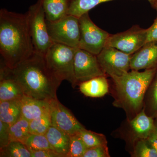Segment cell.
I'll return each mask as SVG.
<instances>
[{
  "label": "cell",
  "mask_w": 157,
  "mask_h": 157,
  "mask_svg": "<svg viewBox=\"0 0 157 157\" xmlns=\"http://www.w3.org/2000/svg\"><path fill=\"white\" fill-rule=\"evenodd\" d=\"M0 75L14 79L25 96L48 101L57 98V90L62 82L48 70L44 56L35 52L13 69L2 62Z\"/></svg>",
  "instance_id": "1"
},
{
  "label": "cell",
  "mask_w": 157,
  "mask_h": 157,
  "mask_svg": "<svg viewBox=\"0 0 157 157\" xmlns=\"http://www.w3.org/2000/svg\"><path fill=\"white\" fill-rule=\"evenodd\" d=\"M28 14L6 9L0 10V53L3 61L13 69L34 52Z\"/></svg>",
  "instance_id": "2"
},
{
  "label": "cell",
  "mask_w": 157,
  "mask_h": 157,
  "mask_svg": "<svg viewBox=\"0 0 157 157\" xmlns=\"http://www.w3.org/2000/svg\"><path fill=\"white\" fill-rule=\"evenodd\" d=\"M157 71V67L142 72L132 70L121 76L111 77L114 107L125 112L127 120L132 119L144 108L147 90Z\"/></svg>",
  "instance_id": "3"
},
{
  "label": "cell",
  "mask_w": 157,
  "mask_h": 157,
  "mask_svg": "<svg viewBox=\"0 0 157 157\" xmlns=\"http://www.w3.org/2000/svg\"><path fill=\"white\" fill-rule=\"evenodd\" d=\"M76 49L54 42L44 56L46 66L52 75L61 82L67 80L73 88L77 85L74 70Z\"/></svg>",
  "instance_id": "4"
},
{
  "label": "cell",
  "mask_w": 157,
  "mask_h": 157,
  "mask_svg": "<svg viewBox=\"0 0 157 157\" xmlns=\"http://www.w3.org/2000/svg\"><path fill=\"white\" fill-rule=\"evenodd\" d=\"M27 12L34 51L45 56L54 42L48 34L45 11L41 0H38L36 3L30 6Z\"/></svg>",
  "instance_id": "5"
},
{
  "label": "cell",
  "mask_w": 157,
  "mask_h": 157,
  "mask_svg": "<svg viewBox=\"0 0 157 157\" xmlns=\"http://www.w3.org/2000/svg\"><path fill=\"white\" fill-rule=\"evenodd\" d=\"M48 34L53 42L78 48L80 36L79 17L67 15L56 21L46 20Z\"/></svg>",
  "instance_id": "6"
},
{
  "label": "cell",
  "mask_w": 157,
  "mask_h": 157,
  "mask_svg": "<svg viewBox=\"0 0 157 157\" xmlns=\"http://www.w3.org/2000/svg\"><path fill=\"white\" fill-rule=\"evenodd\" d=\"M80 36L78 48L97 56L106 46L109 34L96 25L88 12L79 17Z\"/></svg>",
  "instance_id": "7"
},
{
  "label": "cell",
  "mask_w": 157,
  "mask_h": 157,
  "mask_svg": "<svg viewBox=\"0 0 157 157\" xmlns=\"http://www.w3.org/2000/svg\"><path fill=\"white\" fill-rule=\"evenodd\" d=\"M132 56V55L108 46H105L97 56L102 70L110 77L122 76L129 72Z\"/></svg>",
  "instance_id": "8"
},
{
  "label": "cell",
  "mask_w": 157,
  "mask_h": 157,
  "mask_svg": "<svg viewBox=\"0 0 157 157\" xmlns=\"http://www.w3.org/2000/svg\"><path fill=\"white\" fill-rule=\"evenodd\" d=\"M147 33V29L134 25L124 32L109 35L106 46L132 55L146 43Z\"/></svg>",
  "instance_id": "9"
},
{
  "label": "cell",
  "mask_w": 157,
  "mask_h": 157,
  "mask_svg": "<svg viewBox=\"0 0 157 157\" xmlns=\"http://www.w3.org/2000/svg\"><path fill=\"white\" fill-rule=\"evenodd\" d=\"M155 119L142 109L135 117L128 120L121 130L122 137L132 147L137 140L147 139L154 128Z\"/></svg>",
  "instance_id": "10"
},
{
  "label": "cell",
  "mask_w": 157,
  "mask_h": 157,
  "mask_svg": "<svg viewBox=\"0 0 157 157\" xmlns=\"http://www.w3.org/2000/svg\"><path fill=\"white\" fill-rule=\"evenodd\" d=\"M74 70L77 85L95 77L106 76L97 56L78 48L75 50Z\"/></svg>",
  "instance_id": "11"
},
{
  "label": "cell",
  "mask_w": 157,
  "mask_h": 157,
  "mask_svg": "<svg viewBox=\"0 0 157 157\" xmlns=\"http://www.w3.org/2000/svg\"><path fill=\"white\" fill-rule=\"evenodd\" d=\"M50 114L52 125L60 129L68 135L77 134L85 127L73 113L59 101L58 98L50 101Z\"/></svg>",
  "instance_id": "12"
},
{
  "label": "cell",
  "mask_w": 157,
  "mask_h": 157,
  "mask_svg": "<svg viewBox=\"0 0 157 157\" xmlns=\"http://www.w3.org/2000/svg\"><path fill=\"white\" fill-rule=\"evenodd\" d=\"M130 66L135 71L157 67V41L145 43L132 54Z\"/></svg>",
  "instance_id": "13"
},
{
  "label": "cell",
  "mask_w": 157,
  "mask_h": 157,
  "mask_svg": "<svg viewBox=\"0 0 157 157\" xmlns=\"http://www.w3.org/2000/svg\"><path fill=\"white\" fill-rule=\"evenodd\" d=\"M21 117L29 122L50 112V101L24 96L21 100Z\"/></svg>",
  "instance_id": "14"
},
{
  "label": "cell",
  "mask_w": 157,
  "mask_h": 157,
  "mask_svg": "<svg viewBox=\"0 0 157 157\" xmlns=\"http://www.w3.org/2000/svg\"><path fill=\"white\" fill-rule=\"evenodd\" d=\"M52 150L61 157H67L69 150L70 135L51 125L45 134Z\"/></svg>",
  "instance_id": "15"
},
{
  "label": "cell",
  "mask_w": 157,
  "mask_h": 157,
  "mask_svg": "<svg viewBox=\"0 0 157 157\" xmlns=\"http://www.w3.org/2000/svg\"><path fill=\"white\" fill-rule=\"evenodd\" d=\"M80 92L91 98H101L109 92V83L106 76H98L78 84Z\"/></svg>",
  "instance_id": "16"
},
{
  "label": "cell",
  "mask_w": 157,
  "mask_h": 157,
  "mask_svg": "<svg viewBox=\"0 0 157 157\" xmlns=\"http://www.w3.org/2000/svg\"><path fill=\"white\" fill-rule=\"evenodd\" d=\"M46 20L53 21L67 15L72 0H41Z\"/></svg>",
  "instance_id": "17"
},
{
  "label": "cell",
  "mask_w": 157,
  "mask_h": 157,
  "mask_svg": "<svg viewBox=\"0 0 157 157\" xmlns=\"http://www.w3.org/2000/svg\"><path fill=\"white\" fill-rule=\"evenodd\" d=\"M24 96L21 88L14 79L0 75V101L21 100Z\"/></svg>",
  "instance_id": "18"
},
{
  "label": "cell",
  "mask_w": 157,
  "mask_h": 157,
  "mask_svg": "<svg viewBox=\"0 0 157 157\" xmlns=\"http://www.w3.org/2000/svg\"><path fill=\"white\" fill-rule=\"evenodd\" d=\"M21 100L0 101V121L11 125L21 117Z\"/></svg>",
  "instance_id": "19"
},
{
  "label": "cell",
  "mask_w": 157,
  "mask_h": 157,
  "mask_svg": "<svg viewBox=\"0 0 157 157\" xmlns=\"http://www.w3.org/2000/svg\"><path fill=\"white\" fill-rule=\"evenodd\" d=\"M143 109L149 116L157 117V71L147 90Z\"/></svg>",
  "instance_id": "20"
},
{
  "label": "cell",
  "mask_w": 157,
  "mask_h": 157,
  "mask_svg": "<svg viewBox=\"0 0 157 157\" xmlns=\"http://www.w3.org/2000/svg\"><path fill=\"white\" fill-rule=\"evenodd\" d=\"M10 141H18L24 143L31 133L29 131V122L21 117L9 126Z\"/></svg>",
  "instance_id": "21"
},
{
  "label": "cell",
  "mask_w": 157,
  "mask_h": 157,
  "mask_svg": "<svg viewBox=\"0 0 157 157\" xmlns=\"http://www.w3.org/2000/svg\"><path fill=\"white\" fill-rule=\"evenodd\" d=\"M114 0H72L68 14L79 17L102 3Z\"/></svg>",
  "instance_id": "22"
},
{
  "label": "cell",
  "mask_w": 157,
  "mask_h": 157,
  "mask_svg": "<svg viewBox=\"0 0 157 157\" xmlns=\"http://www.w3.org/2000/svg\"><path fill=\"white\" fill-rule=\"evenodd\" d=\"M1 157H31V152L22 142L11 141L0 148Z\"/></svg>",
  "instance_id": "23"
},
{
  "label": "cell",
  "mask_w": 157,
  "mask_h": 157,
  "mask_svg": "<svg viewBox=\"0 0 157 157\" xmlns=\"http://www.w3.org/2000/svg\"><path fill=\"white\" fill-rule=\"evenodd\" d=\"M87 148L99 145H107V138L102 134L86 130L85 128L78 132Z\"/></svg>",
  "instance_id": "24"
},
{
  "label": "cell",
  "mask_w": 157,
  "mask_h": 157,
  "mask_svg": "<svg viewBox=\"0 0 157 157\" xmlns=\"http://www.w3.org/2000/svg\"><path fill=\"white\" fill-rule=\"evenodd\" d=\"M132 156L157 157V151L147 139H141L136 141L132 147Z\"/></svg>",
  "instance_id": "25"
},
{
  "label": "cell",
  "mask_w": 157,
  "mask_h": 157,
  "mask_svg": "<svg viewBox=\"0 0 157 157\" xmlns=\"http://www.w3.org/2000/svg\"><path fill=\"white\" fill-rule=\"evenodd\" d=\"M24 144L31 152L42 150H52L45 135L31 134Z\"/></svg>",
  "instance_id": "26"
},
{
  "label": "cell",
  "mask_w": 157,
  "mask_h": 157,
  "mask_svg": "<svg viewBox=\"0 0 157 157\" xmlns=\"http://www.w3.org/2000/svg\"><path fill=\"white\" fill-rule=\"evenodd\" d=\"M49 113L44 114L29 122V131L31 134L45 135L51 125Z\"/></svg>",
  "instance_id": "27"
},
{
  "label": "cell",
  "mask_w": 157,
  "mask_h": 157,
  "mask_svg": "<svg viewBox=\"0 0 157 157\" xmlns=\"http://www.w3.org/2000/svg\"><path fill=\"white\" fill-rule=\"evenodd\" d=\"M87 149L78 133L70 135V147L67 157H82Z\"/></svg>",
  "instance_id": "28"
},
{
  "label": "cell",
  "mask_w": 157,
  "mask_h": 157,
  "mask_svg": "<svg viewBox=\"0 0 157 157\" xmlns=\"http://www.w3.org/2000/svg\"><path fill=\"white\" fill-rule=\"evenodd\" d=\"M107 145L87 148L82 157H110Z\"/></svg>",
  "instance_id": "29"
},
{
  "label": "cell",
  "mask_w": 157,
  "mask_h": 157,
  "mask_svg": "<svg viewBox=\"0 0 157 157\" xmlns=\"http://www.w3.org/2000/svg\"><path fill=\"white\" fill-rule=\"evenodd\" d=\"M9 126L0 121V148L6 146L10 142Z\"/></svg>",
  "instance_id": "30"
},
{
  "label": "cell",
  "mask_w": 157,
  "mask_h": 157,
  "mask_svg": "<svg viewBox=\"0 0 157 157\" xmlns=\"http://www.w3.org/2000/svg\"><path fill=\"white\" fill-rule=\"evenodd\" d=\"M155 9L157 11L156 17L151 26L147 29L146 43L148 42L157 41V8Z\"/></svg>",
  "instance_id": "31"
},
{
  "label": "cell",
  "mask_w": 157,
  "mask_h": 157,
  "mask_svg": "<svg viewBox=\"0 0 157 157\" xmlns=\"http://www.w3.org/2000/svg\"><path fill=\"white\" fill-rule=\"evenodd\" d=\"M31 152V157H61L56 152L51 149L42 150Z\"/></svg>",
  "instance_id": "32"
},
{
  "label": "cell",
  "mask_w": 157,
  "mask_h": 157,
  "mask_svg": "<svg viewBox=\"0 0 157 157\" xmlns=\"http://www.w3.org/2000/svg\"><path fill=\"white\" fill-rule=\"evenodd\" d=\"M147 139L157 151V117L155 118L154 128Z\"/></svg>",
  "instance_id": "33"
},
{
  "label": "cell",
  "mask_w": 157,
  "mask_h": 157,
  "mask_svg": "<svg viewBox=\"0 0 157 157\" xmlns=\"http://www.w3.org/2000/svg\"><path fill=\"white\" fill-rule=\"evenodd\" d=\"M147 1L150 3L151 5L153 7H154L155 5L156 2L157 0H147Z\"/></svg>",
  "instance_id": "34"
},
{
  "label": "cell",
  "mask_w": 157,
  "mask_h": 157,
  "mask_svg": "<svg viewBox=\"0 0 157 157\" xmlns=\"http://www.w3.org/2000/svg\"><path fill=\"white\" fill-rule=\"evenodd\" d=\"M156 8H157V0L156 1V2L155 5L154 7V8H155V9H156Z\"/></svg>",
  "instance_id": "35"
}]
</instances>
